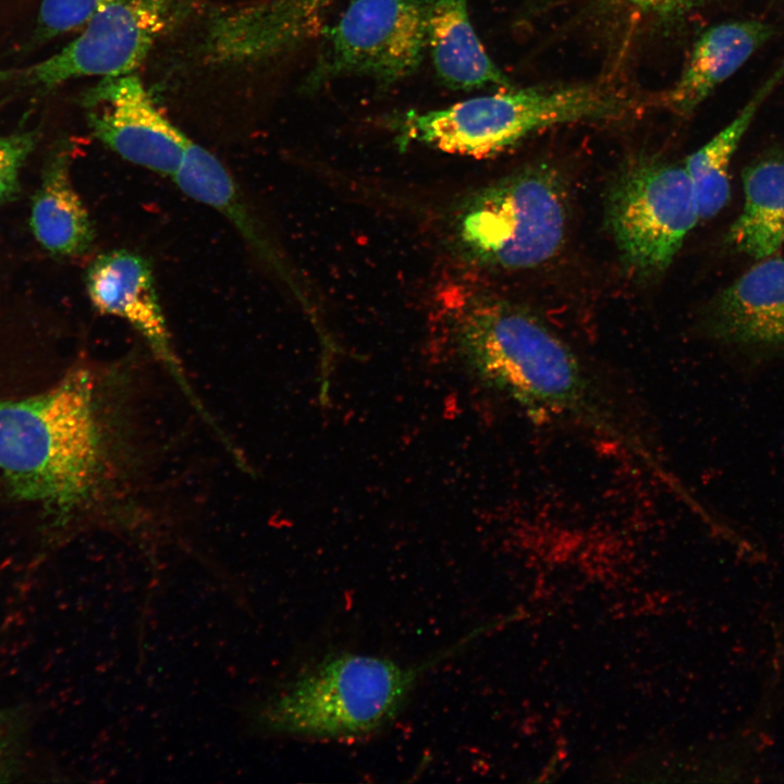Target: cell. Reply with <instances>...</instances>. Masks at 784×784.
Wrapping results in <instances>:
<instances>
[{
    "instance_id": "8992f818",
    "label": "cell",
    "mask_w": 784,
    "mask_h": 784,
    "mask_svg": "<svg viewBox=\"0 0 784 784\" xmlns=\"http://www.w3.org/2000/svg\"><path fill=\"white\" fill-rule=\"evenodd\" d=\"M605 219L630 270L664 271L699 221L685 166L650 156L628 161L607 192Z\"/></svg>"
},
{
    "instance_id": "52a82bcc",
    "label": "cell",
    "mask_w": 784,
    "mask_h": 784,
    "mask_svg": "<svg viewBox=\"0 0 784 784\" xmlns=\"http://www.w3.org/2000/svg\"><path fill=\"white\" fill-rule=\"evenodd\" d=\"M431 0H352L326 30L303 87L316 91L348 76L381 89L412 76L428 49Z\"/></svg>"
},
{
    "instance_id": "277c9868",
    "label": "cell",
    "mask_w": 784,
    "mask_h": 784,
    "mask_svg": "<svg viewBox=\"0 0 784 784\" xmlns=\"http://www.w3.org/2000/svg\"><path fill=\"white\" fill-rule=\"evenodd\" d=\"M623 102L596 86L523 88L475 97L450 107L408 112L400 142H418L445 152L483 157L547 126L616 115Z\"/></svg>"
},
{
    "instance_id": "3957f363",
    "label": "cell",
    "mask_w": 784,
    "mask_h": 784,
    "mask_svg": "<svg viewBox=\"0 0 784 784\" xmlns=\"http://www.w3.org/2000/svg\"><path fill=\"white\" fill-rule=\"evenodd\" d=\"M462 644L415 665L385 658L343 653L330 657L286 690L271 707L278 728L315 737H350L391 721L418 678Z\"/></svg>"
},
{
    "instance_id": "2e32d148",
    "label": "cell",
    "mask_w": 784,
    "mask_h": 784,
    "mask_svg": "<svg viewBox=\"0 0 784 784\" xmlns=\"http://www.w3.org/2000/svg\"><path fill=\"white\" fill-rule=\"evenodd\" d=\"M37 241L50 253L81 256L93 246L95 231L70 176L69 155L59 152L45 169L30 213Z\"/></svg>"
},
{
    "instance_id": "4fadbf2b",
    "label": "cell",
    "mask_w": 784,
    "mask_h": 784,
    "mask_svg": "<svg viewBox=\"0 0 784 784\" xmlns=\"http://www.w3.org/2000/svg\"><path fill=\"white\" fill-rule=\"evenodd\" d=\"M428 50L438 78L451 89L512 88L477 37L468 0H431Z\"/></svg>"
},
{
    "instance_id": "9a60e30c",
    "label": "cell",
    "mask_w": 784,
    "mask_h": 784,
    "mask_svg": "<svg viewBox=\"0 0 784 784\" xmlns=\"http://www.w3.org/2000/svg\"><path fill=\"white\" fill-rule=\"evenodd\" d=\"M744 207L726 241L755 258L771 257L784 244V152L757 159L743 172Z\"/></svg>"
},
{
    "instance_id": "d6986e66",
    "label": "cell",
    "mask_w": 784,
    "mask_h": 784,
    "mask_svg": "<svg viewBox=\"0 0 784 784\" xmlns=\"http://www.w3.org/2000/svg\"><path fill=\"white\" fill-rule=\"evenodd\" d=\"M33 132L0 136V204L19 188V173L35 145Z\"/></svg>"
},
{
    "instance_id": "ac0fdd59",
    "label": "cell",
    "mask_w": 784,
    "mask_h": 784,
    "mask_svg": "<svg viewBox=\"0 0 784 784\" xmlns=\"http://www.w3.org/2000/svg\"><path fill=\"white\" fill-rule=\"evenodd\" d=\"M115 0H41L38 29L44 38L86 25L102 8Z\"/></svg>"
},
{
    "instance_id": "7c38bea8",
    "label": "cell",
    "mask_w": 784,
    "mask_h": 784,
    "mask_svg": "<svg viewBox=\"0 0 784 784\" xmlns=\"http://www.w3.org/2000/svg\"><path fill=\"white\" fill-rule=\"evenodd\" d=\"M772 35L756 20L731 21L708 28L697 40L683 74L667 96L669 105L688 115L732 76Z\"/></svg>"
},
{
    "instance_id": "7a4b0ae2",
    "label": "cell",
    "mask_w": 784,
    "mask_h": 784,
    "mask_svg": "<svg viewBox=\"0 0 784 784\" xmlns=\"http://www.w3.org/2000/svg\"><path fill=\"white\" fill-rule=\"evenodd\" d=\"M456 324L469 365L525 409L576 418L626 439L574 352L538 316L509 301L481 295L464 305Z\"/></svg>"
},
{
    "instance_id": "9c48e42d",
    "label": "cell",
    "mask_w": 784,
    "mask_h": 784,
    "mask_svg": "<svg viewBox=\"0 0 784 784\" xmlns=\"http://www.w3.org/2000/svg\"><path fill=\"white\" fill-rule=\"evenodd\" d=\"M97 139L124 160L173 177L188 138L157 108L134 73L101 77L84 95Z\"/></svg>"
},
{
    "instance_id": "6da1fadb",
    "label": "cell",
    "mask_w": 784,
    "mask_h": 784,
    "mask_svg": "<svg viewBox=\"0 0 784 784\" xmlns=\"http://www.w3.org/2000/svg\"><path fill=\"white\" fill-rule=\"evenodd\" d=\"M127 377L76 368L44 393L0 401V471L17 497L62 515L121 505L142 466Z\"/></svg>"
},
{
    "instance_id": "30bf717a",
    "label": "cell",
    "mask_w": 784,
    "mask_h": 784,
    "mask_svg": "<svg viewBox=\"0 0 784 784\" xmlns=\"http://www.w3.org/2000/svg\"><path fill=\"white\" fill-rule=\"evenodd\" d=\"M86 287L93 306L130 323L193 405L201 409L173 348L148 259L124 248L103 253L88 267Z\"/></svg>"
},
{
    "instance_id": "5bb4252c",
    "label": "cell",
    "mask_w": 784,
    "mask_h": 784,
    "mask_svg": "<svg viewBox=\"0 0 784 784\" xmlns=\"http://www.w3.org/2000/svg\"><path fill=\"white\" fill-rule=\"evenodd\" d=\"M173 179L187 196L223 215L266 265L285 271L252 201L215 155L189 140Z\"/></svg>"
},
{
    "instance_id": "ba28073f",
    "label": "cell",
    "mask_w": 784,
    "mask_h": 784,
    "mask_svg": "<svg viewBox=\"0 0 784 784\" xmlns=\"http://www.w3.org/2000/svg\"><path fill=\"white\" fill-rule=\"evenodd\" d=\"M183 10L184 0H115L62 50L26 70L25 77L53 88L77 77L131 74Z\"/></svg>"
},
{
    "instance_id": "5b68a950",
    "label": "cell",
    "mask_w": 784,
    "mask_h": 784,
    "mask_svg": "<svg viewBox=\"0 0 784 784\" xmlns=\"http://www.w3.org/2000/svg\"><path fill=\"white\" fill-rule=\"evenodd\" d=\"M569 199L559 171L531 164L476 193L462 209L458 235L477 262L505 270L539 267L564 246Z\"/></svg>"
},
{
    "instance_id": "8fae6325",
    "label": "cell",
    "mask_w": 784,
    "mask_h": 784,
    "mask_svg": "<svg viewBox=\"0 0 784 784\" xmlns=\"http://www.w3.org/2000/svg\"><path fill=\"white\" fill-rule=\"evenodd\" d=\"M706 327L716 341L747 354L783 351L784 259H760L724 289L708 309Z\"/></svg>"
},
{
    "instance_id": "44dd1931",
    "label": "cell",
    "mask_w": 784,
    "mask_h": 784,
    "mask_svg": "<svg viewBox=\"0 0 784 784\" xmlns=\"http://www.w3.org/2000/svg\"><path fill=\"white\" fill-rule=\"evenodd\" d=\"M5 761V746L0 733V775L2 774Z\"/></svg>"
},
{
    "instance_id": "ffe728a7",
    "label": "cell",
    "mask_w": 784,
    "mask_h": 784,
    "mask_svg": "<svg viewBox=\"0 0 784 784\" xmlns=\"http://www.w3.org/2000/svg\"><path fill=\"white\" fill-rule=\"evenodd\" d=\"M644 12L667 16L681 14L695 7L700 0H626Z\"/></svg>"
},
{
    "instance_id": "7402d4cb",
    "label": "cell",
    "mask_w": 784,
    "mask_h": 784,
    "mask_svg": "<svg viewBox=\"0 0 784 784\" xmlns=\"http://www.w3.org/2000/svg\"><path fill=\"white\" fill-rule=\"evenodd\" d=\"M12 76V72L0 71V82L5 81Z\"/></svg>"
},
{
    "instance_id": "e0dca14e",
    "label": "cell",
    "mask_w": 784,
    "mask_h": 784,
    "mask_svg": "<svg viewBox=\"0 0 784 784\" xmlns=\"http://www.w3.org/2000/svg\"><path fill=\"white\" fill-rule=\"evenodd\" d=\"M784 76V61L760 86L740 112L712 139L691 154L684 166L689 176L699 220L718 215L727 204L730 162L757 110Z\"/></svg>"
}]
</instances>
